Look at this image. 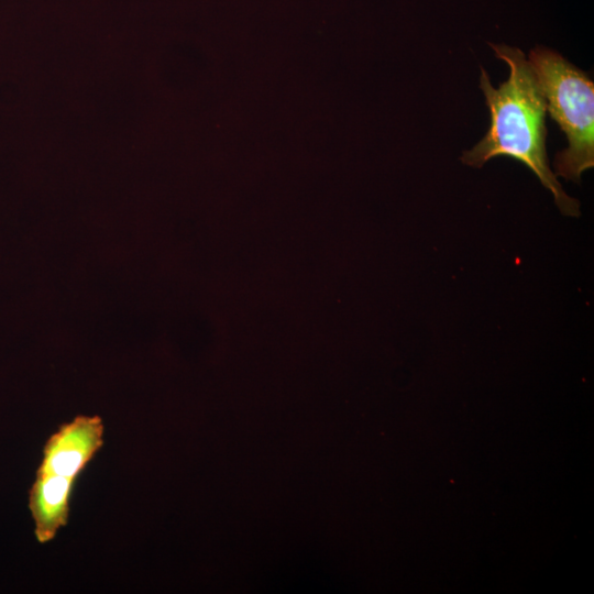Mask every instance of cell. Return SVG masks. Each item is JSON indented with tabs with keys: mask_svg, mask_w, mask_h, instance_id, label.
I'll list each match as a JSON object with an SVG mask.
<instances>
[{
	"mask_svg": "<svg viewBox=\"0 0 594 594\" xmlns=\"http://www.w3.org/2000/svg\"><path fill=\"white\" fill-rule=\"evenodd\" d=\"M490 45L496 57L508 65L509 77L494 88L488 74L481 67L480 87L491 113V124L483 139L462 154V163L482 167L497 156L515 158L551 191L563 215L579 217V201L565 194L549 165L547 102L530 63L517 47Z\"/></svg>",
	"mask_w": 594,
	"mask_h": 594,
	"instance_id": "cell-1",
	"label": "cell"
},
{
	"mask_svg": "<svg viewBox=\"0 0 594 594\" xmlns=\"http://www.w3.org/2000/svg\"><path fill=\"white\" fill-rule=\"evenodd\" d=\"M528 62L541 87L552 120L568 139L554 160V175L579 183L594 166V84L558 52L535 47Z\"/></svg>",
	"mask_w": 594,
	"mask_h": 594,
	"instance_id": "cell-2",
	"label": "cell"
},
{
	"mask_svg": "<svg viewBox=\"0 0 594 594\" xmlns=\"http://www.w3.org/2000/svg\"><path fill=\"white\" fill-rule=\"evenodd\" d=\"M102 444V419L99 416H76L47 439L36 474L76 481Z\"/></svg>",
	"mask_w": 594,
	"mask_h": 594,
	"instance_id": "cell-3",
	"label": "cell"
},
{
	"mask_svg": "<svg viewBox=\"0 0 594 594\" xmlns=\"http://www.w3.org/2000/svg\"><path fill=\"white\" fill-rule=\"evenodd\" d=\"M75 483L67 477L36 474L29 492V508L38 542L51 541L67 525Z\"/></svg>",
	"mask_w": 594,
	"mask_h": 594,
	"instance_id": "cell-4",
	"label": "cell"
}]
</instances>
